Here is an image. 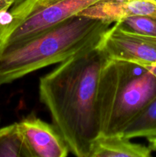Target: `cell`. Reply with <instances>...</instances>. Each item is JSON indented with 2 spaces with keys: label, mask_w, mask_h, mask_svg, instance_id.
Listing matches in <instances>:
<instances>
[{
  "label": "cell",
  "mask_w": 156,
  "mask_h": 157,
  "mask_svg": "<svg viewBox=\"0 0 156 157\" xmlns=\"http://www.w3.org/2000/svg\"><path fill=\"white\" fill-rule=\"evenodd\" d=\"M111 25L77 14L30 39L6 46L0 51V86L96 47Z\"/></svg>",
  "instance_id": "obj_2"
},
{
  "label": "cell",
  "mask_w": 156,
  "mask_h": 157,
  "mask_svg": "<svg viewBox=\"0 0 156 157\" xmlns=\"http://www.w3.org/2000/svg\"><path fill=\"white\" fill-rule=\"evenodd\" d=\"M154 97L156 78L145 67L108 59L98 90L101 135L122 134L127 124Z\"/></svg>",
  "instance_id": "obj_3"
},
{
  "label": "cell",
  "mask_w": 156,
  "mask_h": 157,
  "mask_svg": "<svg viewBox=\"0 0 156 157\" xmlns=\"http://www.w3.org/2000/svg\"><path fill=\"white\" fill-rule=\"evenodd\" d=\"M148 147L151 149V151L156 152V137L148 139Z\"/></svg>",
  "instance_id": "obj_13"
},
{
  "label": "cell",
  "mask_w": 156,
  "mask_h": 157,
  "mask_svg": "<svg viewBox=\"0 0 156 157\" xmlns=\"http://www.w3.org/2000/svg\"><path fill=\"white\" fill-rule=\"evenodd\" d=\"M0 157H32L18 123L0 129Z\"/></svg>",
  "instance_id": "obj_10"
},
{
  "label": "cell",
  "mask_w": 156,
  "mask_h": 157,
  "mask_svg": "<svg viewBox=\"0 0 156 157\" xmlns=\"http://www.w3.org/2000/svg\"><path fill=\"white\" fill-rule=\"evenodd\" d=\"M24 1V0H0V21L5 15Z\"/></svg>",
  "instance_id": "obj_12"
},
{
  "label": "cell",
  "mask_w": 156,
  "mask_h": 157,
  "mask_svg": "<svg viewBox=\"0 0 156 157\" xmlns=\"http://www.w3.org/2000/svg\"><path fill=\"white\" fill-rule=\"evenodd\" d=\"M98 47L109 59L156 66V37L123 30L116 23L104 33Z\"/></svg>",
  "instance_id": "obj_5"
},
{
  "label": "cell",
  "mask_w": 156,
  "mask_h": 157,
  "mask_svg": "<svg viewBox=\"0 0 156 157\" xmlns=\"http://www.w3.org/2000/svg\"><path fill=\"white\" fill-rule=\"evenodd\" d=\"M108 59L97 45L60 63L40 78L41 101L76 156L90 157L93 142L101 135L98 90Z\"/></svg>",
  "instance_id": "obj_1"
},
{
  "label": "cell",
  "mask_w": 156,
  "mask_h": 157,
  "mask_svg": "<svg viewBox=\"0 0 156 157\" xmlns=\"http://www.w3.org/2000/svg\"><path fill=\"white\" fill-rule=\"evenodd\" d=\"M154 1H155V2H156V0H154Z\"/></svg>",
  "instance_id": "obj_15"
},
{
  "label": "cell",
  "mask_w": 156,
  "mask_h": 157,
  "mask_svg": "<svg viewBox=\"0 0 156 157\" xmlns=\"http://www.w3.org/2000/svg\"><path fill=\"white\" fill-rule=\"evenodd\" d=\"M115 23L123 30L156 37V18L148 16H132L124 18Z\"/></svg>",
  "instance_id": "obj_11"
},
{
  "label": "cell",
  "mask_w": 156,
  "mask_h": 157,
  "mask_svg": "<svg viewBox=\"0 0 156 157\" xmlns=\"http://www.w3.org/2000/svg\"><path fill=\"white\" fill-rule=\"evenodd\" d=\"M79 14L110 24L132 16H148L156 18V2L154 0H101Z\"/></svg>",
  "instance_id": "obj_7"
},
{
  "label": "cell",
  "mask_w": 156,
  "mask_h": 157,
  "mask_svg": "<svg viewBox=\"0 0 156 157\" xmlns=\"http://www.w3.org/2000/svg\"><path fill=\"white\" fill-rule=\"evenodd\" d=\"M19 124L32 157H65L69 148L56 127L35 114L23 118Z\"/></svg>",
  "instance_id": "obj_6"
},
{
  "label": "cell",
  "mask_w": 156,
  "mask_h": 157,
  "mask_svg": "<svg viewBox=\"0 0 156 157\" xmlns=\"http://www.w3.org/2000/svg\"><path fill=\"white\" fill-rule=\"evenodd\" d=\"M148 147L134 144L122 134L100 135L93 142L90 157H149Z\"/></svg>",
  "instance_id": "obj_8"
},
{
  "label": "cell",
  "mask_w": 156,
  "mask_h": 157,
  "mask_svg": "<svg viewBox=\"0 0 156 157\" xmlns=\"http://www.w3.org/2000/svg\"><path fill=\"white\" fill-rule=\"evenodd\" d=\"M122 135L128 139L156 137V97L146 104L129 122Z\"/></svg>",
  "instance_id": "obj_9"
},
{
  "label": "cell",
  "mask_w": 156,
  "mask_h": 157,
  "mask_svg": "<svg viewBox=\"0 0 156 157\" xmlns=\"http://www.w3.org/2000/svg\"><path fill=\"white\" fill-rule=\"evenodd\" d=\"M101 0H24L0 21V51L28 40Z\"/></svg>",
  "instance_id": "obj_4"
},
{
  "label": "cell",
  "mask_w": 156,
  "mask_h": 157,
  "mask_svg": "<svg viewBox=\"0 0 156 157\" xmlns=\"http://www.w3.org/2000/svg\"><path fill=\"white\" fill-rule=\"evenodd\" d=\"M148 71L151 72L153 75L156 78V66H148V67H145Z\"/></svg>",
  "instance_id": "obj_14"
}]
</instances>
